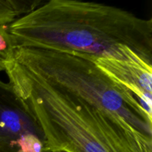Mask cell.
I'll return each mask as SVG.
<instances>
[{
    "label": "cell",
    "mask_w": 152,
    "mask_h": 152,
    "mask_svg": "<svg viewBox=\"0 0 152 152\" xmlns=\"http://www.w3.org/2000/svg\"><path fill=\"white\" fill-rule=\"evenodd\" d=\"M17 47L77 52L152 67V20L120 7L50 0L9 25Z\"/></svg>",
    "instance_id": "6da1fadb"
},
{
    "label": "cell",
    "mask_w": 152,
    "mask_h": 152,
    "mask_svg": "<svg viewBox=\"0 0 152 152\" xmlns=\"http://www.w3.org/2000/svg\"><path fill=\"white\" fill-rule=\"evenodd\" d=\"M4 72L41 127L45 152H152V138L121 117L53 87L12 56Z\"/></svg>",
    "instance_id": "7a4b0ae2"
},
{
    "label": "cell",
    "mask_w": 152,
    "mask_h": 152,
    "mask_svg": "<svg viewBox=\"0 0 152 152\" xmlns=\"http://www.w3.org/2000/svg\"><path fill=\"white\" fill-rule=\"evenodd\" d=\"M12 58L53 87L115 114L152 138V114L130 91L114 83L91 55L36 47L14 48Z\"/></svg>",
    "instance_id": "3957f363"
},
{
    "label": "cell",
    "mask_w": 152,
    "mask_h": 152,
    "mask_svg": "<svg viewBox=\"0 0 152 152\" xmlns=\"http://www.w3.org/2000/svg\"><path fill=\"white\" fill-rule=\"evenodd\" d=\"M0 152H45L41 127L10 83L0 80Z\"/></svg>",
    "instance_id": "277c9868"
},
{
    "label": "cell",
    "mask_w": 152,
    "mask_h": 152,
    "mask_svg": "<svg viewBox=\"0 0 152 152\" xmlns=\"http://www.w3.org/2000/svg\"><path fill=\"white\" fill-rule=\"evenodd\" d=\"M91 56L98 68L112 81L134 94L152 114V67L111 58Z\"/></svg>",
    "instance_id": "5b68a950"
},
{
    "label": "cell",
    "mask_w": 152,
    "mask_h": 152,
    "mask_svg": "<svg viewBox=\"0 0 152 152\" xmlns=\"http://www.w3.org/2000/svg\"><path fill=\"white\" fill-rule=\"evenodd\" d=\"M40 0H0V27L9 25L40 6Z\"/></svg>",
    "instance_id": "8992f818"
},
{
    "label": "cell",
    "mask_w": 152,
    "mask_h": 152,
    "mask_svg": "<svg viewBox=\"0 0 152 152\" xmlns=\"http://www.w3.org/2000/svg\"><path fill=\"white\" fill-rule=\"evenodd\" d=\"M13 45L7 32V28L0 27V72L4 71L13 53Z\"/></svg>",
    "instance_id": "52a82bcc"
},
{
    "label": "cell",
    "mask_w": 152,
    "mask_h": 152,
    "mask_svg": "<svg viewBox=\"0 0 152 152\" xmlns=\"http://www.w3.org/2000/svg\"><path fill=\"white\" fill-rule=\"evenodd\" d=\"M52 152H68V151H65V150H56V151H53Z\"/></svg>",
    "instance_id": "ba28073f"
}]
</instances>
